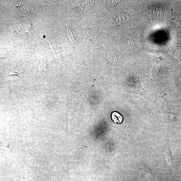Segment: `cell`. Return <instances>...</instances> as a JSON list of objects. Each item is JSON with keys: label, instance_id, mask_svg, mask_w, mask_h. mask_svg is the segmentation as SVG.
Wrapping results in <instances>:
<instances>
[{"label": "cell", "instance_id": "13", "mask_svg": "<svg viewBox=\"0 0 181 181\" xmlns=\"http://www.w3.org/2000/svg\"><path fill=\"white\" fill-rule=\"evenodd\" d=\"M7 56V53H5L4 52L2 51L1 53V57H6Z\"/></svg>", "mask_w": 181, "mask_h": 181}, {"label": "cell", "instance_id": "5", "mask_svg": "<svg viewBox=\"0 0 181 181\" xmlns=\"http://www.w3.org/2000/svg\"><path fill=\"white\" fill-rule=\"evenodd\" d=\"M111 118L115 123H121L123 121L122 116L118 112L114 111L111 114Z\"/></svg>", "mask_w": 181, "mask_h": 181}, {"label": "cell", "instance_id": "8", "mask_svg": "<svg viewBox=\"0 0 181 181\" xmlns=\"http://www.w3.org/2000/svg\"><path fill=\"white\" fill-rule=\"evenodd\" d=\"M50 46L52 47H50L53 49V53H54L55 57H56V58L58 59V57L60 56V55L61 54V50L56 45H50Z\"/></svg>", "mask_w": 181, "mask_h": 181}, {"label": "cell", "instance_id": "1", "mask_svg": "<svg viewBox=\"0 0 181 181\" xmlns=\"http://www.w3.org/2000/svg\"><path fill=\"white\" fill-rule=\"evenodd\" d=\"M140 168L145 181H153V175L148 167L142 163L140 166Z\"/></svg>", "mask_w": 181, "mask_h": 181}, {"label": "cell", "instance_id": "9", "mask_svg": "<svg viewBox=\"0 0 181 181\" xmlns=\"http://www.w3.org/2000/svg\"><path fill=\"white\" fill-rule=\"evenodd\" d=\"M161 63L160 61H156L154 64L151 70L152 73L157 72L160 69Z\"/></svg>", "mask_w": 181, "mask_h": 181}, {"label": "cell", "instance_id": "12", "mask_svg": "<svg viewBox=\"0 0 181 181\" xmlns=\"http://www.w3.org/2000/svg\"><path fill=\"white\" fill-rule=\"evenodd\" d=\"M15 32L19 36H20L22 33L21 25H20L16 27Z\"/></svg>", "mask_w": 181, "mask_h": 181}, {"label": "cell", "instance_id": "7", "mask_svg": "<svg viewBox=\"0 0 181 181\" xmlns=\"http://www.w3.org/2000/svg\"><path fill=\"white\" fill-rule=\"evenodd\" d=\"M167 118L171 122H176L181 119V117L180 115L173 113H168L166 115Z\"/></svg>", "mask_w": 181, "mask_h": 181}, {"label": "cell", "instance_id": "2", "mask_svg": "<svg viewBox=\"0 0 181 181\" xmlns=\"http://www.w3.org/2000/svg\"><path fill=\"white\" fill-rule=\"evenodd\" d=\"M164 154L167 164L171 166H174L173 160L171 151L168 144L167 145L165 148Z\"/></svg>", "mask_w": 181, "mask_h": 181}, {"label": "cell", "instance_id": "11", "mask_svg": "<svg viewBox=\"0 0 181 181\" xmlns=\"http://www.w3.org/2000/svg\"><path fill=\"white\" fill-rule=\"evenodd\" d=\"M22 73V70H18L13 71L10 73V75H16L21 76Z\"/></svg>", "mask_w": 181, "mask_h": 181}, {"label": "cell", "instance_id": "6", "mask_svg": "<svg viewBox=\"0 0 181 181\" xmlns=\"http://www.w3.org/2000/svg\"><path fill=\"white\" fill-rule=\"evenodd\" d=\"M47 69V63L45 59L40 60L38 64V70L40 72L44 71Z\"/></svg>", "mask_w": 181, "mask_h": 181}, {"label": "cell", "instance_id": "3", "mask_svg": "<svg viewBox=\"0 0 181 181\" xmlns=\"http://www.w3.org/2000/svg\"><path fill=\"white\" fill-rule=\"evenodd\" d=\"M106 59L110 62L111 64L114 65H117L118 64L117 57L113 53L109 50L104 51Z\"/></svg>", "mask_w": 181, "mask_h": 181}, {"label": "cell", "instance_id": "4", "mask_svg": "<svg viewBox=\"0 0 181 181\" xmlns=\"http://www.w3.org/2000/svg\"><path fill=\"white\" fill-rule=\"evenodd\" d=\"M130 20V17L126 13H121L118 16L116 24L117 26L119 25V24L121 23H125L127 22Z\"/></svg>", "mask_w": 181, "mask_h": 181}, {"label": "cell", "instance_id": "10", "mask_svg": "<svg viewBox=\"0 0 181 181\" xmlns=\"http://www.w3.org/2000/svg\"><path fill=\"white\" fill-rule=\"evenodd\" d=\"M67 27V32L68 36H69L70 39L71 41V42H72L73 45V47L75 46V43L74 38L73 37V35L72 33V31L69 28H68V27Z\"/></svg>", "mask_w": 181, "mask_h": 181}]
</instances>
